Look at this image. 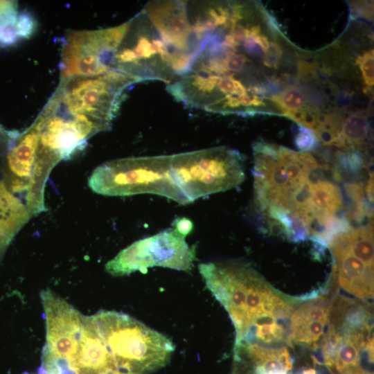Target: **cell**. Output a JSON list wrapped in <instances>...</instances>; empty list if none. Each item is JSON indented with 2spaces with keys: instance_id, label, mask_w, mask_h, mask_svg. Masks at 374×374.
<instances>
[{
  "instance_id": "6da1fadb",
  "label": "cell",
  "mask_w": 374,
  "mask_h": 374,
  "mask_svg": "<svg viewBox=\"0 0 374 374\" xmlns=\"http://www.w3.org/2000/svg\"><path fill=\"white\" fill-rule=\"evenodd\" d=\"M255 208L288 239L328 244L344 224V193L310 152L266 142L253 145Z\"/></svg>"
},
{
  "instance_id": "7a4b0ae2",
  "label": "cell",
  "mask_w": 374,
  "mask_h": 374,
  "mask_svg": "<svg viewBox=\"0 0 374 374\" xmlns=\"http://www.w3.org/2000/svg\"><path fill=\"white\" fill-rule=\"evenodd\" d=\"M111 70L169 84L190 66L201 48L189 1H152L120 25Z\"/></svg>"
},
{
  "instance_id": "3957f363",
  "label": "cell",
  "mask_w": 374,
  "mask_h": 374,
  "mask_svg": "<svg viewBox=\"0 0 374 374\" xmlns=\"http://www.w3.org/2000/svg\"><path fill=\"white\" fill-rule=\"evenodd\" d=\"M198 267L206 286L229 314L235 339L263 323H289L294 303L277 293L249 265L210 262Z\"/></svg>"
},
{
  "instance_id": "277c9868",
  "label": "cell",
  "mask_w": 374,
  "mask_h": 374,
  "mask_svg": "<svg viewBox=\"0 0 374 374\" xmlns=\"http://www.w3.org/2000/svg\"><path fill=\"white\" fill-rule=\"evenodd\" d=\"M92 317L125 373L150 374L169 363L175 346L164 335L122 312L100 310Z\"/></svg>"
},
{
  "instance_id": "5b68a950",
  "label": "cell",
  "mask_w": 374,
  "mask_h": 374,
  "mask_svg": "<svg viewBox=\"0 0 374 374\" xmlns=\"http://www.w3.org/2000/svg\"><path fill=\"white\" fill-rule=\"evenodd\" d=\"M89 188L105 196L154 194L180 204H188L174 183L170 155L114 159L96 167L88 179Z\"/></svg>"
},
{
  "instance_id": "8992f818",
  "label": "cell",
  "mask_w": 374,
  "mask_h": 374,
  "mask_svg": "<svg viewBox=\"0 0 374 374\" xmlns=\"http://www.w3.org/2000/svg\"><path fill=\"white\" fill-rule=\"evenodd\" d=\"M170 173L188 204L235 188L245 176L242 156L226 147L172 154Z\"/></svg>"
},
{
  "instance_id": "52a82bcc",
  "label": "cell",
  "mask_w": 374,
  "mask_h": 374,
  "mask_svg": "<svg viewBox=\"0 0 374 374\" xmlns=\"http://www.w3.org/2000/svg\"><path fill=\"white\" fill-rule=\"evenodd\" d=\"M33 125L38 132L39 152L57 163L69 159L86 147L89 138L112 126L91 116L69 111L54 95Z\"/></svg>"
},
{
  "instance_id": "ba28073f",
  "label": "cell",
  "mask_w": 374,
  "mask_h": 374,
  "mask_svg": "<svg viewBox=\"0 0 374 374\" xmlns=\"http://www.w3.org/2000/svg\"><path fill=\"white\" fill-rule=\"evenodd\" d=\"M327 246L333 258V276L339 285L358 299H373V225L350 226L334 235Z\"/></svg>"
},
{
  "instance_id": "9c48e42d",
  "label": "cell",
  "mask_w": 374,
  "mask_h": 374,
  "mask_svg": "<svg viewBox=\"0 0 374 374\" xmlns=\"http://www.w3.org/2000/svg\"><path fill=\"white\" fill-rule=\"evenodd\" d=\"M174 227L139 240L121 250L105 265L114 276L145 272L152 267L190 271L195 259V249L190 247Z\"/></svg>"
},
{
  "instance_id": "30bf717a",
  "label": "cell",
  "mask_w": 374,
  "mask_h": 374,
  "mask_svg": "<svg viewBox=\"0 0 374 374\" xmlns=\"http://www.w3.org/2000/svg\"><path fill=\"white\" fill-rule=\"evenodd\" d=\"M40 296L46 328L42 353L69 364L78 348L84 316L49 289L42 290Z\"/></svg>"
},
{
  "instance_id": "8fae6325",
  "label": "cell",
  "mask_w": 374,
  "mask_h": 374,
  "mask_svg": "<svg viewBox=\"0 0 374 374\" xmlns=\"http://www.w3.org/2000/svg\"><path fill=\"white\" fill-rule=\"evenodd\" d=\"M74 374H125L100 335L91 316H84L75 355L69 362Z\"/></svg>"
},
{
  "instance_id": "7c38bea8",
  "label": "cell",
  "mask_w": 374,
  "mask_h": 374,
  "mask_svg": "<svg viewBox=\"0 0 374 374\" xmlns=\"http://www.w3.org/2000/svg\"><path fill=\"white\" fill-rule=\"evenodd\" d=\"M293 359L285 346L235 345L231 374H292Z\"/></svg>"
},
{
  "instance_id": "4fadbf2b",
  "label": "cell",
  "mask_w": 374,
  "mask_h": 374,
  "mask_svg": "<svg viewBox=\"0 0 374 374\" xmlns=\"http://www.w3.org/2000/svg\"><path fill=\"white\" fill-rule=\"evenodd\" d=\"M329 313V304L319 297L310 298L299 304L290 317L287 344L317 348L327 330Z\"/></svg>"
},
{
  "instance_id": "5bb4252c",
  "label": "cell",
  "mask_w": 374,
  "mask_h": 374,
  "mask_svg": "<svg viewBox=\"0 0 374 374\" xmlns=\"http://www.w3.org/2000/svg\"><path fill=\"white\" fill-rule=\"evenodd\" d=\"M369 122L366 112L358 111L350 114L344 121L341 135L344 138L346 149L360 148L364 143L369 131Z\"/></svg>"
},
{
  "instance_id": "9a60e30c",
  "label": "cell",
  "mask_w": 374,
  "mask_h": 374,
  "mask_svg": "<svg viewBox=\"0 0 374 374\" xmlns=\"http://www.w3.org/2000/svg\"><path fill=\"white\" fill-rule=\"evenodd\" d=\"M17 3L0 1V46L13 44L19 39L17 29Z\"/></svg>"
},
{
  "instance_id": "2e32d148",
  "label": "cell",
  "mask_w": 374,
  "mask_h": 374,
  "mask_svg": "<svg viewBox=\"0 0 374 374\" xmlns=\"http://www.w3.org/2000/svg\"><path fill=\"white\" fill-rule=\"evenodd\" d=\"M271 100L281 108L285 116L302 109L304 105V97L302 92L294 87L287 88L280 95L273 96Z\"/></svg>"
},
{
  "instance_id": "e0dca14e",
  "label": "cell",
  "mask_w": 374,
  "mask_h": 374,
  "mask_svg": "<svg viewBox=\"0 0 374 374\" xmlns=\"http://www.w3.org/2000/svg\"><path fill=\"white\" fill-rule=\"evenodd\" d=\"M373 49L364 53L357 58L356 62L359 64L364 83L368 87L374 84V56Z\"/></svg>"
},
{
  "instance_id": "ac0fdd59",
  "label": "cell",
  "mask_w": 374,
  "mask_h": 374,
  "mask_svg": "<svg viewBox=\"0 0 374 374\" xmlns=\"http://www.w3.org/2000/svg\"><path fill=\"white\" fill-rule=\"evenodd\" d=\"M36 26V20L31 14L26 12L18 14L17 29L19 38H30L35 32Z\"/></svg>"
},
{
  "instance_id": "d6986e66",
  "label": "cell",
  "mask_w": 374,
  "mask_h": 374,
  "mask_svg": "<svg viewBox=\"0 0 374 374\" xmlns=\"http://www.w3.org/2000/svg\"><path fill=\"white\" fill-rule=\"evenodd\" d=\"M299 127V132L294 139L295 145L302 152H309L316 147L318 140L312 130L301 125Z\"/></svg>"
},
{
  "instance_id": "ffe728a7",
  "label": "cell",
  "mask_w": 374,
  "mask_h": 374,
  "mask_svg": "<svg viewBox=\"0 0 374 374\" xmlns=\"http://www.w3.org/2000/svg\"><path fill=\"white\" fill-rule=\"evenodd\" d=\"M172 227H174L180 234L186 237L191 232L193 223L190 220L181 217L174 221Z\"/></svg>"
},
{
  "instance_id": "44dd1931",
  "label": "cell",
  "mask_w": 374,
  "mask_h": 374,
  "mask_svg": "<svg viewBox=\"0 0 374 374\" xmlns=\"http://www.w3.org/2000/svg\"><path fill=\"white\" fill-rule=\"evenodd\" d=\"M313 68L312 66L304 61H301L299 64V75L300 77L304 78L308 74L312 73Z\"/></svg>"
},
{
  "instance_id": "7402d4cb",
  "label": "cell",
  "mask_w": 374,
  "mask_h": 374,
  "mask_svg": "<svg viewBox=\"0 0 374 374\" xmlns=\"http://www.w3.org/2000/svg\"><path fill=\"white\" fill-rule=\"evenodd\" d=\"M341 374H373L371 372L362 368L360 366L349 370Z\"/></svg>"
},
{
  "instance_id": "603a6c76",
  "label": "cell",
  "mask_w": 374,
  "mask_h": 374,
  "mask_svg": "<svg viewBox=\"0 0 374 374\" xmlns=\"http://www.w3.org/2000/svg\"><path fill=\"white\" fill-rule=\"evenodd\" d=\"M298 374H318L314 368H308L300 371Z\"/></svg>"
},
{
  "instance_id": "cb8c5ba5",
  "label": "cell",
  "mask_w": 374,
  "mask_h": 374,
  "mask_svg": "<svg viewBox=\"0 0 374 374\" xmlns=\"http://www.w3.org/2000/svg\"><path fill=\"white\" fill-rule=\"evenodd\" d=\"M24 374H28V373H24Z\"/></svg>"
}]
</instances>
